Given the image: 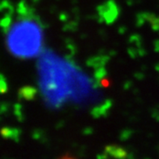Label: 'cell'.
<instances>
[{"instance_id": "6da1fadb", "label": "cell", "mask_w": 159, "mask_h": 159, "mask_svg": "<svg viewBox=\"0 0 159 159\" xmlns=\"http://www.w3.org/2000/svg\"><path fill=\"white\" fill-rule=\"evenodd\" d=\"M59 159H74V158H72V157H70V156H64L63 157H61V158H59Z\"/></svg>"}]
</instances>
